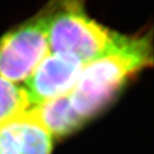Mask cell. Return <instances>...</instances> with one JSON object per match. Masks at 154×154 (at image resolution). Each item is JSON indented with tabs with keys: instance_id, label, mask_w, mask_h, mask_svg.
<instances>
[{
	"instance_id": "cell-6",
	"label": "cell",
	"mask_w": 154,
	"mask_h": 154,
	"mask_svg": "<svg viewBox=\"0 0 154 154\" xmlns=\"http://www.w3.org/2000/svg\"><path fill=\"white\" fill-rule=\"evenodd\" d=\"M52 136H65L81 127L85 121L78 115L69 93L30 107Z\"/></svg>"
},
{
	"instance_id": "cell-5",
	"label": "cell",
	"mask_w": 154,
	"mask_h": 154,
	"mask_svg": "<svg viewBox=\"0 0 154 154\" xmlns=\"http://www.w3.org/2000/svg\"><path fill=\"white\" fill-rule=\"evenodd\" d=\"M53 136L28 109L0 123V154H51Z\"/></svg>"
},
{
	"instance_id": "cell-1",
	"label": "cell",
	"mask_w": 154,
	"mask_h": 154,
	"mask_svg": "<svg viewBox=\"0 0 154 154\" xmlns=\"http://www.w3.org/2000/svg\"><path fill=\"white\" fill-rule=\"evenodd\" d=\"M151 64L150 35L125 36L115 33L109 48L83 66L69 93L76 112L86 122L114 99L132 75Z\"/></svg>"
},
{
	"instance_id": "cell-7",
	"label": "cell",
	"mask_w": 154,
	"mask_h": 154,
	"mask_svg": "<svg viewBox=\"0 0 154 154\" xmlns=\"http://www.w3.org/2000/svg\"><path fill=\"white\" fill-rule=\"evenodd\" d=\"M29 108L23 87L0 76V123Z\"/></svg>"
},
{
	"instance_id": "cell-3",
	"label": "cell",
	"mask_w": 154,
	"mask_h": 154,
	"mask_svg": "<svg viewBox=\"0 0 154 154\" xmlns=\"http://www.w3.org/2000/svg\"><path fill=\"white\" fill-rule=\"evenodd\" d=\"M44 10L0 39V76L17 84L31 75L49 52Z\"/></svg>"
},
{
	"instance_id": "cell-4",
	"label": "cell",
	"mask_w": 154,
	"mask_h": 154,
	"mask_svg": "<svg viewBox=\"0 0 154 154\" xmlns=\"http://www.w3.org/2000/svg\"><path fill=\"white\" fill-rule=\"evenodd\" d=\"M83 66L72 55L49 52L24 83L30 107L70 93Z\"/></svg>"
},
{
	"instance_id": "cell-2",
	"label": "cell",
	"mask_w": 154,
	"mask_h": 154,
	"mask_svg": "<svg viewBox=\"0 0 154 154\" xmlns=\"http://www.w3.org/2000/svg\"><path fill=\"white\" fill-rule=\"evenodd\" d=\"M83 5L84 0H51L43 10L49 51L72 55L85 65L109 48L115 33L90 19Z\"/></svg>"
}]
</instances>
